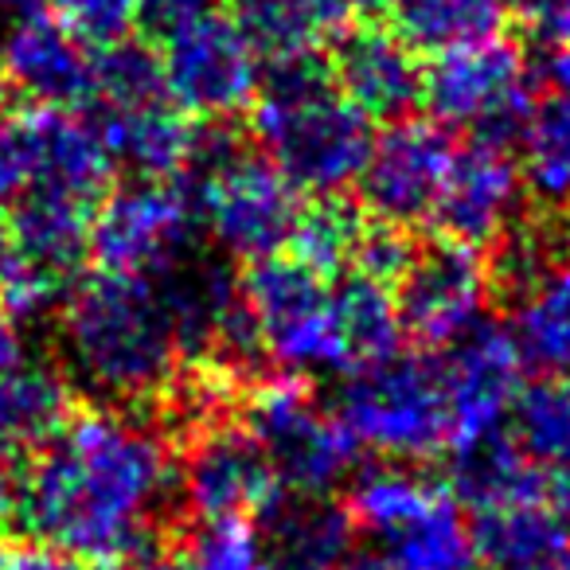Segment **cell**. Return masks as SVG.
I'll list each match as a JSON object with an SVG mask.
<instances>
[{"instance_id": "4fadbf2b", "label": "cell", "mask_w": 570, "mask_h": 570, "mask_svg": "<svg viewBox=\"0 0 570 570\" xmlns=\"http://www.w3.org/2000/svg\"><path fill=\"white\" fill-rule=\"evenodd\" d=\"M176 489L199 523H258L289 497L258 438L235 422H212L196 434Z\"/></svg>"}, {"instance_id": "f6af8a7d", "label": "cell", "mask_w": 570, "mask_h": 570, "mask_svg": "<svg viewBox=\"0 0 570 570\" xmlns=\"http://www.w3.org/2000/svg\"><path fill=\"white\" fill-rule=\"evenodd\" d=\"M71 570H129L121 559H75Z\"/></svg>"}, {"instance_id": "8992f818", "label": "cell", "mask_w": 570, "mask_h": 570, "mask_svg": "<svg viewBox=\"0 0 570 570\" xmlns=\"http://www.w3.org/2000/svg\"><path fill=\"white\" fill-rule=\"evenodd\" d=\"M114 157L95 121L56 106L0 114V207L67 196L102 204Z\"/></svg>"}, {"instance_id": "d4e9b609", "label": "cell", "mask_w": 570, "mask_h": 570, "mask_svg": "<svg viewBox=\"0 0 570 570\" xmlns=\"http://www.w3.org/2000/svg\"><path fill=\"white\" fill-rule=\"evenodd\" d=\"M445 489L453 492L458 504L489 512V508L523 504V500H543V473L520 450V442L492 434L473 445H458Z\"/></svg>"}, {"instance_id": "7dc6e473", "label": "cell", "mask_w": 570, "mask_h": 570, "mask_svg": "<svg viewBox=\"0 0 570 570\" xmlns=\"http://www.w3.org/2000/svg\"><path fill=\"white\" fill-rule=\"evenodd\" d=\"M40 4H43V0H0V9L17 12V17H24V12H36Z\"/></svg>"}, {"instance_id": "ba28073f", "label": "cell", "mask_w": 570, "mask_h": 570, "mask_svg": "<svg viewBox=\"0 0 570 570\" xmlns=\"http://www.w3.org/2000/svg\"><path fill=\"white\" fill-rule=\"evenodd\" d=\"M243 419L289 497H328L356 465L360 445L333 411H321L302 375L250 383Z\"/></svg>"}, {"instance_id": "d590c367", "label": "cell", "mask_w": 570, "mask_h": 570, "mask_svg": "<svg viewBox=\"0 0 570 570\" xmlns=\"http://www.w3.org/2000/svg\"><path fill=\"white\" fill-rule=\"evenodd\" d=\"M51 9L82 43L106 48V43L129 36L137 12H141V0H51Z\"/></svg>"}, {"instance_id": "2e32d148", "label": "cell", "mask_w": 570, "mask_h": 570, "mask_svg": "<svg viewBox=\"0 0 570 570\" xmlns=\"http://www.w3.org/2000/svg\"><path fill=\"white\" fill-rule=\"evenodd\" d=\"M442 387L445 411H450V445H473L481 438L500 434L515 414L523 395V356L515 348L512 333L497 325H476L461 336L453 348H445Z\"/></svg>"}, {"instance_id": "b9f144b4", "label": "cell", "mask_w": 570, "mask_h": 570, "mask_svg": "<svg viewBox=\"0 0 570 570\" xmlns=\"http://www.w3.org/2000/svg\"><path fill=\"white\" fill-rule=\"evenodd\" d=\"M547 79H551L554 95L570 102V40H562L559 48L551 51V59H547Z\"/></svg>"}, {"instance_id": "60d3db41", "label": "cell", "mask_w": 570, "mask_h": 570, "mask_svg": "<svg viewBox=\"0 0 570 570\" xmlns=\"http://www.w3.org/2000/svg\"><path fill=\"white\" fill-rule=\"evenodd\" d=\"M24 360H32L28 356L24 333H20L17 321H9L0 313V367H17V364H24Z\"/></svg>"}, {"instance_id": "484cf974", "label": "cell", "mask_w": 570, "mask_h": 570, "mask_svg": "<svg viewBox=\"0 0 570 570\" xmlns=\"http://www.w3.org/2000/svg\"><path fill=\"white\" fill-rule=\"evenodd\" d=\"M512 302V341L523 364L570 375V250Z\"/></svg>"}, {"instance_id": "5b68a950", "label": "cell", "mask_w": 570, "mask_h": 570, "mask_svg": "<svg viewBox=\"0 0 570 570\" xmlns=\"http://www.w3.org/2000/svg\"><path fill=\"white\" fill-rule=\"evenodd\" d=\"M250 145L230 121H215L199 129L188 165L196 173L199 223L243 262L282 254L302 215V191Z\"/></svg>"}, {"instance_id": "e575fe53", "label": "cell", "mask_w": 570, "mask_h": 570, "mask_svg": "<svg viewBox=\"0 0 570 570\" xmlns=\"http://www.w3.org/2000/svg\"><path fill=\"white\" fill-rule=\"evenodd\" d=\"M567 230L543 227V223H515L504 238H500L497 269H489L492 282L504 285L508 294H523L539 274L554 266L567 254Z\"/></svg>"}, {"instance_id": "d6a6232c", "label": "cell", "mask_w": 570, "mask_h": 570, "mask_svg": "<svg viewBox=\"0 0 570 570\" xmlns=\"http://www.w3.org/2000/svg\"><path fill=\"white\" fill-rule=\"evenodd\" d=\"M523 180L547 199H570V102L554 95L551 102L535 106L523 129Z\"/></svg>"}, {"instance_id": "cb8c5ba5", "label": "cell", "mask_w": 570, "mask_h": 570, "mask_svg": "<svg viewBox=\"0 0 570 570\" xmlns=\"http://www.w3.org/2000/svg\"><path fill=\"white\" fill-rule=\"evenodd\" d=\"M9 212L17 258L71 282L82 262L90 258V227H95L98 204L67 196H40L24 199V204L9 207Z\"/></svg>"}, {"instance_id": "7bdbcfd3", "label": "cell", "mask_w": 570, "mask_h": 570, "mask_svg": "<svg viewBox=\"0 0 570 570\" xmlns=\"http://www.w3.org/2000/svg\"><path fill=\"white\" fill-rule=\"evenodd\" d=\"M328 12H333L341 24H348V20H360V17H372V12L387 9L391 0H321Z\"/></svg>"}, {"instance_id": "ffe728a7", "label": "cell", "mask_w": 570, "mask_h": 570, "mask_svg": "<svg viewBox=\"0 0 570 570\" xmlns=\"http://www.w3.org/2000/svg\"><path fill=\"white\" fill-rule=\"evenodd\" d=\"M102 141L114 165H126L134 176H176L191 165L199 126L173 98L102 110Z\"/></svg>"}, {"instance_id": "f546056e", "label": "cell", "mask_w": 570, "mask_h": 570, "mask_svg": "<svg viewBox=\"0 0 570 570\" xmlns=\"http://www.w3.org/2000/svg\"><path fill=\"white\" fill-rule=\"evenodd\" d=\"M145 570H269L266 535L254 523H199L176 547L149 554Z\"/></svg>"}, {"instance_id": "681fc988", "label": "cell", "mask_w": 570, "mask_h": 570, "mask_svg": "<svg viewBox=\"0 0 570 570\" xmlns=\"http://www.w3.org/2000/svg\"><path fill=\"white\" fill-rule=\"evenodd\" d=\"M4 554H9V547H4V535H0V570H4Z\"/></svg>"}, {"instance_id": "30bf717a", "label": "cell", "mask_w": 570, "mask_h": 570, "mask_svg": "<svg viewBox=\"0 0 570 570\" xmlns=\"http://www.w3.org/2000/svg\"><path fill=\"white\" fill-rule=\"evenodd\" d=\"M333 282L294 254L246 262L238 302L262 356L289 375H333Z\"/></svg>"}, {"instance_id": "9c48e42d", "label": "cell", "mask_w": 570, "mask_h": 570, "mask_svg": "<svg viewBox=\"0 0 570 570\" xmlns=\"http://www.w3.org/2000/svg\"><path fill=\"white\" fill-rule=\"evenodd\" d=\"M422 102L438 126L469 129L484 145H512L535 114V79L515 43L484 40L445 51L422 71Z\"/></svg>"}, {"instance_id": "74e56055", "label": "cell", "mask_w": 570, "mask_h": 570, "mask_svg": "<svg viewBox=\"0 0 570 570\" xmlns=\"http://www.w3.org/2000/svg\"><path fill=\"white\" fill-rule=\"evenodd\" d=\"M212 12H219V0H141L137 24H141L145 40L157 48V43L180 36L184 28L212 17Z\"/></svg>"}, {"instance_id": "8fae6325", "label": "cell", "mask_w": 570, "mask_h": 570, "mask_svg": "<svg viewBox=\"0 0 570 570\" xmlns=\"http://www.w3.org/2000/svg\"><path fill=\"white\" fill-rule=\"evenodd\" d=\"M196 191L176 176H134L106 191L90 227V258L98 269L165 277L196 250Z\"/></svg>"}, {"instance_id": "44dd1931", "label": "cell", "mask_w": 570, "mask_h": 570, "mask_svg": "<svg viewBox=\"0 0 570 570\" xmlns=\"http://www.w3.org/2000/svg\"><path fill=\"white\" fill-rule=\"evenodd\" d=\"M403 348L399 305L383 282L348 274L333 282V375L380 367Z\"/></svg>"}, {"instance_id": "3957f363", "label": "cell", "mask_w": 570, "mask_h": 570, "mask_svg": "<svg viewBox=\"0 0 570 570\" xmlns=\"http://www.w3.org/2000/svg\"><path fill=\"white\" fill-rule=\"evenodd\" d=\"M266 67L250 106V141L297 191L341 196L367 165L372 118L336 90L321 51Z\"/></svg>"}, {"instance_id": "8d00e7d4", "label": "cell", "mask_w": 570, "mask_h": 570, "mask_svg": "<svg viewBox=\"0 0 570 570\" xmlns=\"http://www.w3.org/2000/svg\"><path fill=\"white\" fill-rule=\"evenodd\" d=\"M414 246L406 238V227H395V223H364L356 238V250H352V274H364L372 282H399L406 274L414 258Z\"/></svg>"}, {"instance_id": "bcb514c9", "label": "cell", "mask_w": 570, "mask_h": 570, "mask_svg": "<svg viewBox=\"0 0 570 570\" xmlns=\"http://www.w3.org/2000/svg\"><path fill=\"white\" fill-rule=\"evenodd\" d=\"M528 570H570V547H562L559 554H551V559L535 562V567H528Z\"/></svg>"}, {"instance_id": "ab89813d", "label": "cell", "mask_w": 570, "mask_h": 570, "mask_svg": "<svg viewBox=\"0 0 570 570\" xmlns=\"http://www.w3.org/2000/svg\"><path fill=\"white\" fill-rule=\"evenodd\" d=\"M543 504L570 528V461L551 465V473H543Z\"/></svg>"}, {"instance_id": "7c38bea8", "label": "cell", "mask_w": 570, "mask_h": 570, "mask_svg": "<svg viewBox=\"0 0 570 570\" xmlns=\"http://www.w3.org/2000/svg\"><path fill=\"white\" fill-rule=\"evenodd\" d=\"M165 90L188 118L227 121L254 106L262 90V56L227 12H212L180 36L157 43Z\"/></svg>"}, {"instance_id": "4316f807", "label": "cell", "mask_w": 570, "mask_h": 570, "mask_svg": "<svg viewBox=\"0 0 570 570\" xmlns=\"http://www.w3.org/2000/svg\"><path fill=\"white\" fill-rule=\"evenodd\" d=\"M469 535H473L476 562H484L489 570H528L570 547L567 523L543 500L476 512Z\"/></svg>"}, {"instance_id": "6da1fadb", "label": "cell", "mask_w": 570, "mask_h": 570, "mask_svg": "<svg viewBox=\"0 0 570 570\" xmlns=\"http://www.w3.org/2000/svg\"><path fill=\"white\" fill-rule=\"evenodd\" d=\"M176 492V461L157 426L121 411H75L36 450L17 515L36 543L71 559L141 554Z\"/></svg>"}, {"instance_id": "ac0fdd59", "label": "cell", "mask_w": 570, "mask_h": 570, "mask_svg": "<svg viewBox=\"0 0 570 570\" xmlns=\"http://www.w3.org/2000/svg\"><path fill=\"white\" fill-rule=\"evenodd\" d=\"M0 63L9 87L28 95L36 106H75L95 102V51L82 43L56 12H24L0 43Z\"/></svg>"}, {"instance_id": "c3c4849f", "label": "cell", "mask_w": 570, "mask_h": 570, "mask_svg": "<svg viewBox=\"0 0 570 570\" xmlns=\"http://www.w3.org/2000/svg\"><path fill=\"white\" fill-rule=\"evenodd\" d=\"M4 95H9V75H4V63H0V106H4Z\"/></svg>"}, {"instance_id": "d6986e66", "label": "cell", "mask_w": 570, "mask_h": 570, "mask_svg": "<svg viewBox=\"0 0 570 570\" xmlns=\"http://www.w3.org/2000/svg\"><path fill=\"white\" fill-rule=\"evenodd\" d=\"M328 71L336 90L372 121H399L422 102L419 51L406 48L391 28H341Z\"/></svg>"}, {"instance_id": "e0dca14e", "label": "cell", "mask_w": 570, "mask_h": 570, "mask_svg": "<svg viewBox=\"0 0 570 570\" xmlns=\"http://www.w3.org/2000/svg\"><path fill=\"white\" fill-rule=\"evenodd\" d=\"M523 168L512 153L500 145L473 141L469 149L453 153V165L445 173L442 196L430 215L445 243L489 246L500 243L515 227L523 207Z\"/></svg>"}, {"instance_id": "603a6c76", "label": "cell", "mask_w": 570, "mask_h": 570, "mask_svg": "<svg viewBox=\"0 0 570 570\" xmlns=\"http://www.w3.org/2000/svg\"><path fill=\"white\" fill-rule=\"evenodd\" d=\"M71 383L48 364L0 367V458L43 450L71 422Z\"/></svg>"}, {"instance_id": "277c9868", "label": "cell", "mask_w": 570, "mask_h": 570, "mask_svg": "<svg viewBox=\"0 0 570 570\" xmlns=\"http://www.w3.org/2000/svg\"><path fill=\"white\" fill-rule=\"evenodd\" d=\"M352 543L341 570H481L461 508L445 484L403 465H375L352 481Z\"/></svg>"}, {"instance_id": "4dcf8cb0", "label": "cell", "mask_w": 570, "mask_h": 570, "mask_svg": "<svg viewBox=\"0 0 570 570\" xmlns=\"http://www.w3.org/2000/svg\"><path fill=\"white\" fill-rule=\"evenodd\" d=\"M360 212L341 196H317L313 207H302L289 235V254L321 277H341L352 266V250L360 238Z\"/></svg>"}, {"instance_id": "1f68e13d", "label": "cell", "mask_w": 570, "mask_h": 570, "mask_svg": "<svg viewBox=\"0 0 570 570\" xmlns=\"http://www.w3.org/2000/svg\"><path fill=\"white\" fill-rule=\"evenodd\" d=\"M168 98L160 51L149 40H114L95 51V102L102 110Z\"/></svg>"}, {"instance_id": "9a60e30c", "label": "cell", "mask_w": 570, "mask_h": 570, "mask_svg": "<svg viewBox=\"0 0 570 570\" xmlns=\"http://www.w3.org/2000/svg\"><path fill=\"white\" fill-rule=\"evenodd\" d=\"M453 153L458 149H453L445 126L399 118L372 141L367 165L356 180L364 191V204L375 212V219L395 223V227L430 223L445 173L453 165Z\"/></svg>"}, {"instance_id": "5bb4252c", "label": "cell", "mask_w": 570, "mask_h": 570, "mask_svg": "<svg viewBox=\"0 0 570 570\" xmlns=\"http://www.w3.org/2000/svg\"><path fill=\"white\" fill-rule=\"evenodd\" d=\"M492 274L473 246L438 243L414 254L406 274L399 277V321L403 336L422 348H453L461 336L484 325Z\"/></svg>"}, {"instance_id": "f35d334b", "label": "cell", "mask_w": 570, "mask_h": 570, "mask_svg": "<svg viewBox=\"0 0 570 570\" xmlns=\"http://www.w3.org/2000/svg\"><path fill=\"white\" fill-rule=\"evenodd\" d=\"M75 559L63 551H56V547L48 543H24V547H12L9 554H4V570H71Z\"/></svg>"}, {"instance_id": "ee69618b", "label": "cell", "mask_w": 570, "mask_h": 570, "mask_svg": "<svg viewBox=\"0 0 570 570\" xmlns=\"http://www.w3.org/2000/svg\"><path fill=\"white\" fill-rule=\"evenodd\" d=\"M17 492H20V481L12 476L9 458H0V520L9 512H17Z\"/></svg>"}, {"instance_id": "f1b7e54d", "label": "cell", "mask_w": 570, "mask_h": 570, "mask_svg": "<svg viewBox=\"0 0 570 570\" xmlns=\"http://www.w3.org/2000/svg\"><path fill=\"white\" fill-rule=\"evenodd\" d=\"M230 20L243 28L262 63L321 51V40L344 28L321 0H235Z\"/></svg>"}, {"instance_id": "836d02e7", "label": "cell", "mask_w": 570, "mask_h": 570, "mask_svg": "<svg viewBox=\"0 0 570 570\" xmlns=\"http://www.w3.org/2000/svg\"><path fill=\"white\" fill-rule=\"evenodd\" d=\"M515 442L531 461H570V375H551L515 403Z\"/></svg>"}, {"instance_id": "7a4b0ae2", "label": "cell", "mask_w": 570, "mask_h": 570, "mask_svg": "<svg viewBox=\"0 0 570 570\" xmlns=\"http://www.w3.org/2000/svg\"><path fill=\"white\" fill-rule=\"evenodd\" d=\"M63 348L82 387L121 403L165 391L184 360L160 277L118 269H95L71 285Z\"/></svg>"}, {"instance_id": "52a82bcc", "label": "cell", "mask_w": 570, "mask_h": 570, "mask_svg": "<svg viewBox=\"0 0 570 570\" xmlns=\"http://www.w3.org/2000/svg\"><path fill=\"white\" fill-rule=\"evenodd\" d=\"M333 414L360 450H375L387 461H426L450 445L442 367L403 352L348 375Z\"/></svg>"}, {"instance_id": "7402d4cb", "label": "cell", "mask_w": 570, "mask_h": 570, "mask_svg": "<svg viewBox=\"0 0 570 570\" xmlns=\"http://www.w3.org/2000/svg\"><path fill=\"white\" fill-rule=\"evenodd\" d=\"M266 523L269 570H341L356 543L348 508L328 497H285Z\"/></svg>"}, {"instance_id": "83f0119b", "label": "cell", "mask_w": 570, "mask_h": 570, "mask_svg": "<svg viewBox=\"0 0 570 570\" xmlns=\"http://www.w3.org/2000/svg\"><path fill=\"white\" fill-rule=\"evenodd\" d=\"M508 0H391L395 32L411 51H445L473 48L500 32Z\"/></svg>"}]
</instances>
